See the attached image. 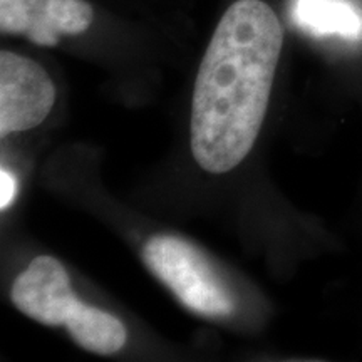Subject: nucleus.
Segmentation results:
<instances>
[{"mask_svg": "<svg viewBox=\"0 0 362 362\" xmlns=\"http://www.w3.org/2000/svg\"><path fill=\"white\" fill-rule=\"evenodd\" d=\"M64 325L76 344L101 356L123 349L128 339V330L117 317L83 302L76 305Z\"/></svg>", "mask_w": 362, "mask_h": 362, "instance_id": "nucleus-7", "label": "nucleus"}, {"mask_svg": "<svg viewBox=\"0 0 362 362\" xmlns=\"http://www.w3.org/2000/svg\"><path fill=\"white\" fill-rule=\"evenodd\" d=\"M56 86L33 59L0 52V136L33 129L52 111Z\"/></svg>", "mask_w": 362, "mask_h": 362, "instance_id": "nucleus-3", "label": "nucleus"}, {"mask_svg": "<svg viewBox=\"0 0 362 362\" xmlns=\"http://www.w3.org/2000/svg\"><path fill=\"white\" fill-rule=\"evenodd\" d=\"M86 0H0V29L30 42L54 47L64 35H79L93 24Z\"/></svg>", "mask_w": 362, "mask_h": 362, "instance_id": "nucleus-4", "label": "nucleus"}, {"mask_svg": "<svg viewBox=\"0 0 362 362\" xmlns=\"http://www.w3.org/2000/svg\"><path fill=\"white\" fill-rule=\"evenodd\" d=\"M144 264L194 314L226 317L235 310L230 288L197 247L175 235H156L143 248Z\"/></svg>", "mask_w": 362, "mask_h": 362, "instance_id": "nucleus-2", "label": "nucleus"}, {"mask_svg": "<svg viewBox=\"0 0 362 362\" xmlns=\"http://www.w3.org/2000/svg\"><path fill=\"white\" fill-rule=\"evenodd\" d=\"M292 17L300 29L314 35L362 39V11L351 0H296Z\"/></svg>", "mask_w": 362, "mask_h": 362, "instance_id": "nucleus-6", "label": "nucleus"}, {"mask_svg": "<svg viewBox=\"0 0 362 362\" xmlns=\"http://www.w3.org/2000/svg\"><path fill=\"white\" fill-rule=\"evenodd\" d=\"M13 305L44 325H64L79 304L71 277L57 259L40 255L17 275L11 288Z\"/></svg>", "mask_w": 362, "mask_h": 362, "instance_id": "nucleus-5", "label": "nucleus"}, {"mask_svg": "<svg viewBox=\"0 0 362 362\" xmlns=\"http://www.w3.org/2000/svg\"><path fill=\"white\" fill-rule=\"evenodd\" d=\"M284 29L269 4L237 0L216 25L194 81L192 153L208 173L237 168L269 107Z\"/></svg>", "mask_w": 362, "mask_h": 362, "instance_id": "nucleus-1", "label": "nucleus"}, {"mask_svg": "<svg viewBox=\"0 0 362 362\" xmlns=\"http://www.w3.org/2000/svg\"><path fill=\"white\" fill-rule=\"evenodd\" d=\"M17 188L19 185H17L16 176L6 168L0 170V210L6 211L11 206L17 194Z\"/></svg>", "mask_w": 362, "mask_h": 362, "instance_id": "nucleus-8", "label": "nucleus"}]
</instances>
